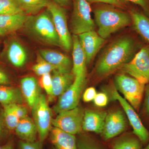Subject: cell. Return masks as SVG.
I'll use <instances>...</instances> for the list:
<instances>
[{"mask_svg":"<svg viewBox=\"0 0 149 149\" xmlns=\"http://www.w3.org/2000/svg\"><path fill=\"white\" fill-rule=\"evenodd\" d=\"M138 48L137 42L129 36L115 40L100 56L96 65V73L103 77L111 74L131 60L139 52Z\"/></svg>","mask_w":149,"mask_h":149,"instance_id":"6da1fadb","label":"cell"},{"mask_svg":"<svg viewBox=\"0 0 149 149\" xmlns=\"http://www.w3.org/2000/svg\"><path fill=\"white\" fill-rule=\"evenodd\" d=\"M95 22L97 33L106 40L119 29L132 23L130 14L112 6H102L94 10Z\"/></svg>","mask_w":149,"mask_h":149,"instance_id":"7a4b0ae2","label":"cell"},{"mask_svg":"<svg viewBox=\"0 0 149 149\" xmlns=\"http://www.w3.org/2000/svg\"><path fill=\"white\" fill-rule=\"evenodd\" d=\"M24 27L29 35L41 42L61 47L58 35L48 10L36 15H29Z\"/></svg>","mask_w":149,"mask_h":149,"instance_id":"3957f363","label":"cell"},{"mask_svg":"<svg viewBox=\"0 0 149 149\" xmlns=\"http://www.w3.org/2000/svg\"><path fill=\"white\" fill-rule=\"evenodd\" d=\"M116 87L124 98L138 112L143 98L146 85L136 78L125 74H118L115 78Z\"/></svg>","mask_w":149,"mask_h":149,"instance_id":"277c9868","label":"cell"},{"mask_svg":"<svg viewBox=\"0 0 149 149\" xmlns=\"http://www.w3.org/2000/svg\"><path fill=\"white\" fill-rule=\"evenodd\" d=\"M95 21L91 17V8L87 0H73V10L71 18V31L78 35L95 30Z\"/></svg>","mask_w":149,"mask_h":149,"instance_id":"5b68a950","label":"cell"},{"mask_svg":"<svg viewBox=\"0 0 149 149\" xmlns=\"http://www.w3.org/2000/svg\"><path fill=\"white\" fill-rule=\"evenodd\" d=\"M123 72L146 85L149 83V46H143L133 58L121 67Z\"/></svg>","mask_w":149,"mask_h":149,"instance_id":"8992f818","label":"cell"},{"mask_svg":"<svg viewBox=\"0 0 149 149\" xmlns=\"http://www.w3.org/2000/svg\"><path fill=\"white\" fill-rule=\"evenodd\" d=\"M32 109L33 120L37 127L40 141L43 144L52 129L53 120L52 110L43 94H41Z\"/></svg>","mask_w":149,"mask_h":149,"instance_id":"52a82bcc","label":"cell"},{"mask_svg":"<svg viewBox=\"0 0 149 149\" xmlns=\"http://www.w3.org/2000/svg\"><path fill=\"white\" fill-rule=\"evenodd\" d=\"M46 8L52 16L59 38L61 47L65 51H69L72 47V37L68 27L65 10L63 7L50 0Z\"/></svg>","mask_w":149,"mask_h":149,"instance_id":"ba28073f","label":"cell"},{"mask_svg":"<svg viewBox=\"0 0 149 149\" xmlns=\"http://www.w3.org/2000/svg\"><path fill=\"white\" fill-rule=\"evenodd\" d=\"M85 111L78 106L61 112L53 119L52 125L70 134L75 135L81 132Z\"/></svg>","mask_w":149,"mask_h":149,"instance_id":"9c48e42d","label":"cell"},{"mask_svg":"<svg viewBox=\"0 0 149 149\" xmlns=\"http://www.w3.org/2000/svg\"><path fill=\"white\" fill-rule=\"evenodd\" d=\"M112 96L113 100H116L120 103L123 108L130 125L133 128V134L139 138L143 146L147 145L149 143V131L144 125L136 110L120 95L116 88L113 89Z\"/></svg>","mask_w":149,"mask_h":149,"instance_id":"30bf717a","label":"cell"},{"mask_svg":"<svg viewBox=\"0 0 149 149\" xmlns=\"http://www.w3.org/2000/svg\"><path fill=\"white\" fill-rule=\"evenodd\" d=\"M86 83V78H74V82L66 91L59 96L53 111L58 114L78 106L80 96Z\"/></svg>","mask_w":149,"mask_h":149,"instance_id":"8fae6325","label":"cell"},{"mask_svg":"<svg viewBox=\"0 0 149 149\" xmlns=\"http://www.w3.org/2000/svg\"><path fill=\"white\" fill-rule=\"evenodd\" d=\"M127 121L124 113L120 110H116L107 113L102 137L108 141L118 136L125 130Z\"/></svg>","mask_w":149,"mask_h":149,"instance_id":"7c38bea8","label":"cell"},{"mask_svg":"<svg viewBox=\"0 0 149 149\" xmlns=\"http://www.w3.org/2000/svg\"><path fill=\"white\" fill-rule=\"evenodd\" d=\"M80 46L85 54L86 63L89 64L95 58L105 42L95 30L85 32L78 35Z\"/></svg>","mask_w":149,"mask_h":149,"instance_id":"4fadbf2b","label":"cell"},{"mask_svg":"<svg viewBox=\"0 0 149 149\" xmlns=\"http://www.w3.org/2000/svg\"><path fill=\"white\" fill-rule=\"evenodd\" d=\"M72 72L74 78H86V60L80 46L78 35L72 37Z\"/></svg>","mask_w":149,"mask_h":149,"instance_id":"5bb4252c","label":"cell"},{"mask_svg":"<svg viewBox=\"0 0 149 149\" xmlns=\"http://www.w3.org/2000/svg\"><path fill=\"white\" fill-rule=\"evenodd\" d=\"M39 54L56 68V70L60 72H71L72 63L71 59L67 56L59 52L50 49L40 50Z\"/></svg>","mask_w":149,"mask_h":149,"instance_id":"9a60e30c","label":"cell"},{"mask_svg":"<svg viewBox=\"0 0 149 149\" xmlns=\"http://www.w3.org/2000/svg\"><path fill=\"white\" fill-rule=\"evenodd\" d=\"M107 113L104 111L86 110L84 112L82 129L87 132L101 134Z\"/></svg>","mask_w":149,"mask_h":149,"instance_id":"2e32d148","label":"cell"},{"mask_svg":"<svg viewBox=\"0 0 149 149\" xmlns=\"http://www.w3.org/2000/svg\"><path fill=\"white\" fill-rule=\"evenodd\" d=\"M29 15L26 14L0 15V36H4L24 27Z\"/></svg>","mask_w":149,"mask_h":149,"instance_id":"e0dca14e","label":"cell"},{"mask_svg":"<svg viewBox=\"0 0 149 149\" xmlns=\"http://www.w3.org/2000/svg\"><path fill=\"white\" fill-rule=\"evenodd\" d=\"M20 85L22 94L32 108L41 94L38 81L35 77H25L21 80Z\"/></svg>","mask_w":149,"mask_h":149,"instance_id":"ac0fdd59","label":"cell"},{"mask_svg":"<svg viewBox=\"0 0 149 149\" xmlns=\"http://www.w3.org/2000/svg\"><path fill=\"white\" fill-rule=\"evenodd\" d=\"M50 139L56 149H77V139L74 135L59 128H52Z\"/></svg>","mask_w":149,"mask_h":149,"instance_id":"d6986e66","label":"cell"},{"mask_svg":"<svg viewBox=\"0 0 149 149\" xmlns=\"http://www.w3.org/2000/svg\"><path fill=\"white\" fill-rule=\"evenodd\" d=\"M6 56L9 62L16 67L24 65L27 60V53L20 43L16 40L8 42L6 50Z\"/></svg>","mask_w":149,"mask_h":149,"instance_id":"ffe728a7","label":"cell"},{"mask_svg":"<svg viewBox=\"0 0 149 149\" xmlns=\"http://www.w3.org/2000/svg\"><path fill=\"white\" fill-rule=\"evenodd\" d=\"M52 97H59L70 88L74 82V76L72 72L53 71Z\"/></svg>","mask_w":149,"mask_h":149,"instance_id":"44dd1931","label":"cell"},{"mask_svg":"<svg viewBox=\"0 0 149 149\" xmlns=\"http://www.w3.org/2000/svg\"><path fill=\"white\" fill-rule=\"evenodd\" d=\"M15 131L20 140L25 142H35L38 134L34 120L28 116L19 120Z\"/></svg>","mask_w":149,"mask_h":149,"instance_id":"7402d4cb","label":"cell"},{"mask_svg":"<svg viewBox=\"0 0 149 149\" xmlns=\"http://www.w3.org/2000/svg\"><path fill=\"white\" fill-rule=\"evenodd\" d=\"M132 23L135 31L149 46V17L139 10L132 9L130 11Z\"/></svg>","mask_w":149,"mask_h":149,"instance_id":"603a6c76","label":"cell"},{"mask_svg":"<svg viewBox=\"0 0 149 149\" xmlns=\"http://www.w3.org/2000/svg\"><path fill=\"white\" fill-rule=\"evenodd\" d=\"M143 144L133 133L119 137L112 142L111 149H142Z\"/></svg>","mask_w":149,"mask_h":149,"instance_id":"cb8c5ba5","label":"cell"},{"mask_svg":"<svg viewBox=\"0 0 149 149\" xmlns=\"http://www.w3.org/2000/svg\"><path fill=\"white\" fill-rule=\"evenodd\" d=\"M21 91L17 88L0 85V103L3 106L22 102Z\"/></svg>","mask_w":149,"mask_h":149,"instance_id":"d4e9b609","label":"cell"},{"mask_svg":"<svg viewBox=\"0 0 149 149\" xmlns=\"http://www.w3.org/2000/svg\"><path fill=\"white\" fill-rule=\"evenodd\" d=\"M26 15H35L47 7L49 0H15Z\"/></svg>","mask_w":149,"mask_h":149,"instance_id":"484cf974","label":"cell"},{"mask_svg":"<svg viewBox=\"0 0 149 149\" xmlns=\"http://www.w3.org/2000/svg\"><path fill=\"white\" fill-rule=\"evenodd\" d=\"M3 106L2 115L6 128L10 131L15 130L20 119L9 104Z\"/></svg>","mask_w":149,"mask_h":149,"instance_id":"4316f807","label":"cell"},{"mask_svg":"<svg viewBox=\"0 0 149 149\" xmlns=\"http://www.w3.org/2000/svg\"><path fill=\"white\" fill-rule=\"evenodd\" d=\"M26 14L15 0H0V15Z\"/></svg>","mask_w":149,"mask_h":149,"instance_id":"83f0119b","label":"cell"},{"mask_svg":"<svg viewBox=\"0 0 149 149\" xmlns=\"http://www.w3.org/2000/svg\"><path fill=\"white\" fill-rule=\"evenodd\" d=\"M37 63L32 67V70L35 74L42 76L44 74L50 73L56 68L52 65L46 61L40 54L37 55Z\"/></svg>","mask_w":149,"mask_h":149,"instance_id":"f1b7e54d","label":"cell"},{"mask_svg":"<svg viewBox=\"0 0 149 149\" xmlns=\"http://www.w3.org/2000/svg\"><path fill=\"white\" fill-rule=\"evenodd\" d=\"M77 142V149H104L96 141L87 136H81Z\"/></svg>","mask_w":149,"mask_h":149,"instance_id":"f546056e","label":"cell"},{"mask_svg":"<svg viewBox=\"0 0 149 149\" xmlns=\"http://www.w3.org/2000/svg\"><path fill=\"white\" fill-rule=\"evenodd\" d=\"M40 83L48 95L52 97V81L50 73L41 76Z\"/></svg>","mask_w":149,"mask_h":149,"instance_id":"4dcf8cb0","label":"cell"},{"mask_svg":"<svg viewBox=\"0 0 149 149\" xmlns=\"http://www.w3.org/2000/svg\"><path fill=\"white\" fill-rule=\"evenodd\" d=\"M17 149H43L42 144L40 141L28 142L20 140Z\"/></svg>","mask_w":149,"mask_h":149,"instance_id":"1f68e13d","label":"cell"},{"mask_svg":"<svg viewBox=\"0 0 149 149\" xmlns=\"http://www.w3.org/2000/svg\"><path fill=\"white\" fill-rule=\"evenodd\" d=\"M9 105L20 120L27 116L28 111L27 108L21 104H13Z\"/></svg>","mask_w":149,"mask_h":149,"instance_id":"d6a6232c","label":"cell"},{"mask_svg":"<svg viewBox=\"0 0 149 149\" xmlns=\"http://www.w3.org/2000/svg\"><path fill=\"white\" fill-rule=\"evenodd\" d=\"M89 3H102L107 4L109 5L116 6L119 8H123L125 7V1L124 0H87Z\"/></svg>","mask_w":149,"mask_h":149,"instance_id":"836d02e7","label":"cell"},{"mask_svg":"<svg viewBox=\"0 0 149 149\" xmlns=\"http://www.w3.org/2000/svg\"><path fill=\"white\" fill-rule=\"evenodd\" d=\"M144 101L143 102V113L145 117L149 120V84L144 91Z\"/></svg>","mask_w":149,"mask_h":149,"instance_id":"e575fe53","label":"cell"},{"mask_svg":"<svg viewBox=\"0 0 149 149\" xmlns=\"http://www.w3.org/2000/svg\"><path fill=\"white\" fill-rule=\"evenodd\" d=\"M93 101L97 106L104 107L107 104L108 98L105 93H99L97 94Z\"/></svg>","mask_w":149,"mask_h":149,"instance_id":"d590c367","label":"cell"},{"mask_svg":"<svg viewBox=\"0 0 149 149\" xmlns=\"http://www.w3.org/2000/svg\"><path fill=\"white\" fill-rule=\"evenodd\" d=\"M135 4L142 9L144 14L149 17V0H124Z\"/></svg>","mask_w":149,"mask_h":149,"instance_id":"8d00e7d4","label":"cell"},{"mask_svg":"<svg viewBox=\"0 0 149 149\" xmlns=\"http://www.w3.org/2000/svg\"><path fill=\"white\" fill-rule=\"evenodd\" d=\"M96 89L93 87L87 88L83 94V101L85 102H89L93 100L97 95Z\"/></svg>","mask_w":149,"mask_h":149,"instance_id":"74e56055","label":"cell"},{"mask_svg":"<svg viewBox=\"0 0 149 149\" xmlns=\"http://www.w3.org/2000/svg\"><path fill=\"white\" fill-rule=\"evenodd\" d=\"M10 82V80L8 74L0 68V85H7Z\"/></svg>","mask_w":149,"mask_h":149,"instance_id":"f35d334b","label":"cell"},{"mask_svg":"<svg viewBox=\"0 0 149 149\" xmlns=\"http://www.w3.org/2000/svg\"><path fill=\"white\" fill-rule=\"evenodd\" d=\"M6 129L7 128L4 121L2 113H0V141L5 136Z\"/></svg>","mask_w":149,"mask_h":149,"instance_id":"ab89813d","label":"cell"},{"mask_svg":"<svg viewBox=\"0 0 149 149\" xmlns=\"http://www.w3.org/2000/svg\"><path fill=\"white\" fill-rule=\"evenodd\" d=\"M0 149H14L13 141L12 140L8 141L7 143L0 147Z\"/></svg>","mask_w":149,"mask_h":149,"instance_id":"60d3db41","label":"cell"},{"mask_svg":"<svg viewBox=\"0 0 149 149\" xmlns=\"http://www.w3.org/2000/svg\"><path fill=\"white\" fill-rule=\"evenodd\" d=\"M52 1L62 7L67 6L69 4V0H53Z\"/></svg>","mask_w":149,"mask_h":149,"instance_id":"b9f144b4","label":"cell"},{"mask_svg":"<svg viewBox=\"0 0 149 149\" xmlns=\"http://www.w3.org/2000/svg\"><path fill=\"white\" fill-rule=\"evenodd\" d=\"M142 149H149V143L147 144L146 146L144 148H142Z\"/></svg>","mask_w":149,"mask_h":149,"instance_id":"7bdbcfd3","label":"cell"},{"mask_svg":"<svg viewBox=\"0 0 149 149\" xmlns=\"http://www.w3.org/2000/svg\"><path fill=\"white\" fill-rule=\"evenodd\" d=\"M52 149H56L55 148H54V147H53L52 148Z\"/></svg>","mask_w":149,"mask_h":149,"instance_id":"ee69618b","label":"cell"}]
</instances>
